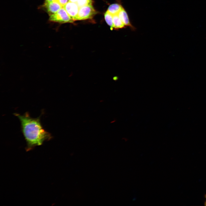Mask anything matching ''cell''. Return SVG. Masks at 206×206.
<instances>
[{"instance_id":"1","label":"cell","mask_w":206,"mask_h":206,"mask_svg":"<svg viewBox=\"0 0 206 206\" xmlns=\"http://www.w3.org/2000/svg\"><path fill=\"white\" fill-rule=\"evenodd\" d=\"M14 114L20 120L21 130L26 142V151L42 145L44 141H49L52 138L51 134L43 128L40 116L33 118L27 112L23 115L18 113Z\"/></svg>"},{"instance_id":"2","label":"cell","mask_w":206,"mask_h":206,"mask_svg":"<svg viewBox=\"0 0 206 206\" xmlns=\"http://www.w3.org/2000/svg\"><path fill=\"white\" fill-rule=\"evenodd\" d=\"M49 20L51 21L64 23H73L74 21L63 7L56 13L49 15Z\"/></svg>"},{"instance_id":"3","label":"cell","mask_w":206,"mask_h":206,"mask_svg":"<svg viewBox=\"0 0 206 206\" xmlns=\"http://www.w3.org/2000/svg\"><path fill=\"white\" fill-rule=\"evenodd\" d=\"M96 14V11L92 5H85L79 7L78 15L74 21L92 18Z\"/></svg>"},{"instance_id":"4","label":"cell","mask_w":206,"mask_h":206,"mask_svg":"<svg viewBox=\"0 0 206 206\" xmlns=\"http://www.w3.org/2000/svg\"><path fill=\"white\" fill-rule=\"evenodd\" d=\"M74 20L78 15L79 7L76 3L69 1L63 7Z\"/></svg>"},{"instance_id":"5","label":"cell","mask_w":206,"mask_h":206,"mask_svg":"<svg viewBox=\"0 0 206 206\" xmlns=\"http://www.w3.org/2000/svg\"><path fill=\"white\" fill-rule=\"evenodd\" d=\"M43 7L50 15L57 12L62 7L56 1H54L49 3H44Z\"/></svg>"},{"instance_id":"6","label":"cell","mask_w":206,"mask_h":206,"mask_svg":"<svg viewBox=\"0 0 206 206\" xmlns=\"http://www.w3.org/2000/svg\"><path fill=\"white\" fill-rule=\"evenodd\" d=\"M118 15L125 26L129 27L132 29H135V27L132 25L130 21L127 12L124 8Z\"/></svg>"},{"instance_id":"7","label":"cell","mask_w":206,"mask_h":206,"mask_svg":"<svg viewBox=\"0 0 206 206\" xmlns=\"http://www.w3.org/2000/svg\"><path fill=\"white\" fill-rule=\"evenodd\" d=\"M123 8L120 4L116 3L109 6L107 11L112 15H117Z\"/></svg>"},{"instance_id":"8","label":"cell","mask_w":206,"mask_h":206,"mask_svg":"<svg viewBox=\"0 0 206 206\" xmlns=\"http://www.w3.org/2000/svg\"><path fill=\"white\" fill-rule=\"evenodd\" d=\"M113 18L114 28L119 29L125 27V26L118 14L113 15Z\"/></svg>"},{"instance_id":"9","label":"cell","mask_w":206,"mask_h":206,"mask_svg":"<svg viewBox=\"0 0 206 206\" xmlns=\"http://www.w3.org/2000/svg\"><path fill=\"white\" fill-rule=\"evenodd\" d=\"M113 15L109 13L107 11L104 14V18L107 24L110 26L111 29L114 28L113 23Z\"/></svg>"},{"instance_id":"10","label":"cell","mask_w":206,"mask_h":206,"mask_svg":"<svg viewBox=\"0 0 206 206\" xmlns=\"http://www.w3.org/2000/svg\"><path fill=\"white\" fill-rule=\"evenodd\" d=\"M79 7L89 5H92V0H78L76 2Z\"/></svg>"},{"instance_id":"11","label":"cell","mask_w":206,"mask_h":206,"mask_svg":"<svg viewBox=\"0 0 206 206\" xmlns=\"http://www.w3.org/2000/svg\"><path fill=\"white\" fill-rule=\"evenodd\" d=\"M62 7H64L69 1V0H55Z\"/></svg>"},{"instance_id":"12","label":"cell","mask_w":206,"mask_h":206,"mask_svg":"<svg viewBox=\"0 0 206 206\" xmlns=\"http://www.w3.org/2000/svg\"><path fill=\"white\" fill-rule=\"evenodd\" d=\"M55 0H45V3H49L55 1Z\"/></svg>"},{"instance_id":"13","label":"cell","mask_w":206,"mask_h":206,"mask_svg":"<svg viewBox=\"0 0 206 206\" xmlns=\"http://www.w3.org/2000/svg\"><path fill=\"white\" fill-rule=\"evenodd\" d=\"M78 0H69V1L70 2L76 3Z\"/></svg>"},{"instance_id":"14","label":"cell","mask_w":206,"mask_h":206,"mask_svg":"<svg viewBox=\"0 0 206 206\" xmlns=\"http://www.w3.org/2000/svg\"><path fill=\"white\" fill-rule=\"evenodd\" d=\"M204 197L205 199V200L204 202V205H205L206 206V194L205 195Z\"/></svg>"}]
</instances>
